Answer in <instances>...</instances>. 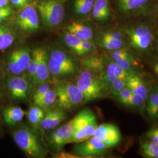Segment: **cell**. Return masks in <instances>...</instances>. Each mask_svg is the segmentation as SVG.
I'll return each mask as SVG.
<instances>
[{
	"label": "cell",
	"mask_w": 158,
	"mask_h": 158,
	"mask_svg": "<svg viewBox=\"0 0 158 158\" xmlns=\"http://www.w3.org/2000/svg\"><path fill=\"white\" fill-rule=\"evenodd\" d=\"M46 110L37 105L33 104L27 111V117L29 124L32 127L40 126L45 115Z\"/></svg>",
	"instance_id": "cell-25"
},
{
	"label": "cell",
	"mask_w": 158,
	"mask_h": 158,
	"mask_svg": "<svg viewBox=\"0 0 158 158\" xmlns=\"http://www.w3.org/2000/svg\"><path fill=\"white\" fill-rule=\"evenodd\" d=\"M131 46L139 52L146 51L151 45L153 34L151 29L145 25L131 27L125 31Z\"/></svg>",
	"instance_id": "cell-8"
},
{
	"label": "cell",
	"mask_w": 158,
	"mask_h": 158,
	"mask_svg": "<svg viewBox=\"0 0 158 158\" xmlns=\"http://www.w3.org/2000/svg\"><path fill=\"white\" fill-rule=\"evenodd\" d=\"M95 0H76L74 9L76 14L86 15L92 10Z\"/></svg>",
	"instance_id": "cell-30"
},
{
	"label": "cell",
	"mask_w": 158,
	"mask_h": 158,
	"mask_svg": "<svg viewBox=\"0 0 158 158\" xmlns=\"http://www.w3.org/2000/svg\"><path fill=\"white\" fill-rule=\"evenodd\" d=\"M127 81L123 79H115L108 86V91L111 95L116 97L119 92L127 87Z\"/></svg>",
	"instance_id": "cell-31"
},
{
	"label": "cell",
	"mask_w": 158,
	"mask_h": 158,
	"mask_svg": "<svg viewBox=\"0 0 158 158\" xmlns=\"http://www.w3.org/2000/svg\"><path fill=\"white\" fill-rule=\"evenodd\" d=\"M12 4L15 6L19 8H23L28 4H27L23 0H10Z\"/></svg>",
	"instance_id": "cell-39"
},
{
	"label": "cell",
	"mask_w": 158,
	"mask_h": 158,
	"mask_svg": "<svg viewBox=\"0 0 158 158\" xmlns=\"http://www.w3.org/2000/svg\"><path fill=\"white\" fill-rule=\"evenodd\" d=\"M15 40V34L9 27L0 23V51L10 48Z\"/></svg>",
	"instance_id": "cell-22"
},
{
	"label": "cell",
	"mask_w": 158,
	"mask_h": 158,
	"mask_svg": "<svg viewBox=\"0 0 158 158\" xmlns=\"http://www.w3.org/2000/svg\"><path fill=\"white\" fill-rule=\"evenodd\" d=\"M66 118L65 110L57 107L46 110L45 115L40 127L44 131L54 130Z\"/></svg>",
	"instance_id": "cell-13"
},
{
	"label": "cell",
	"mask_w": 158,
	"mask_h": 158,
	"mask_svg": "<svg viewBox=\"0 0 158 158\" xmlns=\"http://www.w3.org/2000/svg\"><path fill=\"white\" fill-rule=\"evenodd\" d=\"M73 134L72 119L54 130L47 138V143L53 152H59L66 145L71 143Z\"/></svg>",
	"instance_id": "cell-10"
},
{
	"label": "cell",
	"mask_w": 158,
	"mask_h": 158,
	"mask_svg": "<svg viewBox=\"0 0 158 158\" xmlns=\"http://www.w3.org/2000/svg\"><path fill=\"white\" fill-rule=\"evenodd\" d=\"M17 24L19 28L25 33H34L39 30V17L34 6L27 5L23 8L17 16Z\"/></svg>",
	"instance_id": "cell-11"
},
{
	"label": "cell",
	"mask_w": 158,
	"mask_h": 158,
	"mask_svg": "<svg viewBox=\"0 0 158 158\" xmlns=\"http://www.w3.org/2000/svg\"><path fill=\"white\" fill-rule=\"evenodd\" d=\"M42 49H43V47L36 48L32 52L31 61L27 71V76L28 77L29 79H30L32 83L33 82L35 76L36 74V69L40 61V57Z\"/></svg>",
	"instance_id": "cell-28"
},
{
	"label": "cell",
	"mask_w": 158,
	"mask_h": 158,
	"mask_svg": "<svg viewBox=\"0 0 158 158\" xmlns=\"http://www.w3.org/2000/svg\"><path fill=\"white\" fill-rule=\"evenodd\" d=\"M73 134L71 143H79L94 136L98 126L95 114L89 108H85L72 119Z\"/></svg>",
	"instance_id": "cell-4"
},
{
	"label": "cell",
	"mask_w": 158,
	"mask_h": 158,
	"mask_svg": "<svg viewBox=\"0 0 158 158\" xmlns=\"http://www.w3.org/2000/svg\"><path fill=\"white\" fill-rule=\"evenodd\" d=\"M14 14L11 6H6L0 8V23H2L12 16Z\"/></svg>",
	"instance_id": "cell-36"
},
{
	"label": "cell",
	"mask_w": 158,
	"mask_h": 158,
	"mask_svg": "<svg viewBox=\"0 0 158 158\" xmlns=\"http://www.w3.org/2000/svg\"><path fill=\"white\" fill-rule=\"evenodd\" d=\"M80 65L83 69L98 74L104 72L107 66L104 58L98 56L85 57L81 60Z\"/></svg>",
	"instance_id": "cell-15"
},
{
	"label": "cell",
	"mask_w": 158,
	"mask_h": 158,
	"mask_svg": "<svg viewBox=\"0 0 158 158\" xmlns=\"http://www.w3.org/2000/svg\"><path fill=\"white\" fill-rule=\"evenodd\" d=\"M146 111L149 118L152 120L158 119V87L153 88L147 98Z\"/></svg>",
	"instance_id": "cell-23"
},
{
	"label": "cell",
	"mask_w": 158,
	"mask_h": 158,
	"mask_svg": "<svg viewBox=\"0 0 158 158\" xmlns=\"http://www.w3.org/2000/svg\"><path fill=\"white\" fill-rule=\"evenodd\" d=\"M147 138L158 145V127L152 128L146 134Z\"/></svg>",
	"instance_id": "cell-37"
},
{
	"label": "cell",
	"mask_w": 158,
	"mask_h": 158,
	"mask_svg": "<svg viewBox=\"0 0 158 158\" xmlns=\"http://www.w3.org/2000/svg\"><path fill=\"white\" fill-rule=\"evenodd\" d=\"M68 32L75 35L82 40H91L93 32L88 26L78 22H73L67 27Z\"/></svg>",
	"instance_id": "cell-20"
},
{
	"label": "cell",
	"mask_w": 158,
	"mask_h": 158,
	"mask_svg": "<svg viewBox=\"0 0 158 158\" xmlns=\"http://www.w3.org/2000/svg\"><path fill=\"white\" fill-rule=\"evenodd\" d=\"M5 75L1 67L0 66V91L1 90L2 86L5 85Z\"/></svg>",
	"instance_id": "cell-40"
},
{
	"label": "cell",
	"mask_w": 158,
	"mask_h": 158,
	"mask_svg": "<svg viewBox=\"0 0 158 158\" xmlns=\"http://www.w3.org/2000/svg\"><path fill=\"white\" fill-rule=\"evenodd\" d=\"M131 56H132V55H131L130 52L123 48L115 51H113L111 53V58L114 62Z\"/></svg>",
	"instance_id": "cell-35"
},
{
	"label": "cell",
	"mask_w": 158,
	"mask_h": 158,
	"mask_svg": "<svg viewBox=\"0 0 158 158\" xmlns=\"http://www.w3.org/2000/svg\"><path fill=\"white\" fill-rule=\"evenodd\" d=\"M64 41L68 48L79 56H86L82 48V40L75 35L67 32L64 36Z\"/></svg>",
	"instance_id": "cell-24"
},
{
	"label": "cell",
	"mask_w": 158,
	"mask_h": 158,
	"mask_svg": "<svg viewBox=\"0 0 158 158\" xmlns=\"http://www.w3.org/2000/svg\"><path fill=\"white\" fill-rule=\"evenodd\" d=\"M124 45V41L123 40L114 38L104 32L102 35L100 40V45L102 48L107 51H113L121 49Z\"/></svg>",
	"instance_id": "cell-26"
},
{
	"label": "cell",
	"mask_w": 158,
	"mask_h": 158,
	"mask_svg": "<svg viewBox=\"0 0 158 158\" xmlns=\"http://www.w3.org/2000/svg\"><path fill=\"white\" fill-rule=\"evenodd\" d=\"M153 70L154 73L156 74V75L158 76V62L156 63L154 66H153Z\"/></svg>",
	"instance_id": "cell-42"
},
{
	"label": "cell",
	"mask_w": 158,
	"mask_h": 158,
	"mask_svg": "<svg viewBox=\"0 0 158 158\" xmlns=\"http://www.w3.org/2000/svg\"><path fill=\"white\" fill-rule=\"evenodd\" d=\"M108 148L116 147L121 140V134L118 127L113 124H102L97 126L94 135Z\"/></svg>",
	"instance_id": "cell-12"
},
{
	"label": "cell",
	"mask_w": 158,
	"mask_h": 158,
	"mask_svg": "<svg viewBox=\"0 0 158 158\" xmlns=\"http://www.w3.org/2000/svg\"><path fill=\"white\" fill-rule=\"evenodd\" d=\"M119 10L123 13L128 14L139 10L151 0H115Z\"/></svg>",
	"instance_id": "cell-21"
},
{
	"label": "cell",
	"mask_w": 158,
	"mask_h": 158,
	"mask_svg": "<svg viewBox=\"0 0 158 158\" xmlns=\"http://www.w3.org/2000/svg\"><path fill=\"white\" fill-rule=\"evenodd\" d=\"M49 69L54 78L62 80L80 71V64L72 55L59 49H53L49 54Z\"/></svg>",
	"instance_id": "cell-2"
},
{
	"label": "cell",
	"mask_w": 158,
	"mask_h": 158,
	"mask_svg": "<svg viewBox=\"0 0 158 158\" xmlns=\"http://www.w3.org/2000/svg\"><path fill=\"white\" fill-rule=\"evenodd\" d=\"M108 149L102 140L92 136L85 141L76 143L72 152L79 158H96L107 154Z\"/></svg>",
	"instance_id": "cell-9"
},
{
	"label": "cell",
	"mask_w": 158,
	"mask_h": 158,
	"mask_svg": "<svg viewBox=\"0 0 158 158\" xmlns=\"http://www.w3.org/2000/svg\"><path fill=\"white\" fill-rule=\"evenodd\" d=\"M10 0H0V8L9 5Z\"/></svg>",
	"instance_id": "cell-41"
},
{
	"label": "cell",
	"mask_w": 158,
	"mask_h": 158,
	"mask_svg": "<svg viewBox=\"0 0 158 158\" xmlns=\"http://www.w3.org/2000/svg\"><path fill=\"white\" fill-rule=\"evenodd\" d=\"M26 114L27 111L21 107L10 106L4 109L2 115L6 124L12 127L20 123Z\"/></svg>",
	"instance_id": "cell-17"
},
{
	"label": "cell",
	"mask_w": 158,
	"mask_h": 158,
	"mask_svg": "<svg viewBox=\"0 0 158 158\" xmlns=\"http://www.w3.org/2000/svg\"><path fill=\"white\" fill-rule=\"evenodd\" d=\"M141 151L144 158H158V145L150 140L141 142Z\"/></svg>",
	"instance_id": "cell-29"
},
{
	"label": "cell",
	"mask_w": 158,
	"mask_h": 158,
	"mask_svg": "<svg viewBox=\"0 0 158 158\" xmlns=\"http://www.w3.org/2000/svg\"><path fill=\"white\" fill-rule=\"evenodd\" d=\"M57 102L56 94L54 87H52L35 105L40 106L45 110H48L53 107L55 104Z\"/></svg>",
	"instance_id": "cell-27"
},
{
	"label": "cell",
	"mask_w": 158,
	"mask_h": 158,
	"mask_svg": "<svg viewBox=\"0 0 158 158\" xmlns=\"http://www.w3.org/2000/svg\"><path fill=\"white\" fill-rule=\"evenodd\" d=\"M52 85L49 81L45 82L36 85V89L32 94V100L33 102V104H35L38 102L40 98L44 96L46 93L49 90Z\"/></svg>",
	"instance_id": "cell-32"
},
{
	"label": "cell",
	"mask_w": 158,
	"mask_h": 158,
	"mask_svg": "<svg viewBox=\"0 0 158 158\" xmlns=\"http://www.w3.org/2000/svg\"><path fill=\"white\" fill-rule=\"evenodd\" d=\"M76 85L83 95V104L104 97L108 91L100 74L84 69L80 71Z\"/></svg>",
	"instance_id": "cell-3"
},
{
	"label": "cell",
	"mask_w": 158,
	"mask_h": 158,
	"mask_svg": "<svg viewBox=\"0 0 158 158\" xmlns=\"http://www.w3.org/2000/svg\"><path fill=\"white\" fill-rule=\"evenodd\" d=\"M146 104V101L143 100L139 96L132 94L130 102V107L138 109L139 111L144 108Z\"/></svg>",
	"instance_id": "cell-34"
},
{
	"label": "cell",
	"mask_w": 158,
	"mask_h": 158,
	"mask_svg": "<svg viewBox=\"0 0 158 158\" xmlns=\"http://www.w3.org/2000/svg\"><path fill=\"white\" fill-rule=\"evenodd\" d=\"M58 107L69 110L83 104V95L76 84L65 80H57L54 85Z\"/></svg>",
	"instance_id": "cell-5"
},
{
	"label": "cell",
	"mask_w": 158,
	"mask_h": 158,
	"mask_svg": "<svg viewBox=\"0 0 158 158\" xmlns=\"http://www.w3.org/2000/svg\"><path fill=\"white\" fill-rule=\"evenodd\" d=\"M14 141L29 158H45L48 150L38 131L25 125L18 127L12 132Z\"/></svg>",
	"instance_id": "cell-1"
},
{
	"label": "cell",
	"mask_w": 158,
	"mask_h": 158,
	"mask_svg": "<svg viewBox=\"0 0 158 158\" xmlns=\"http://www.w3.org/2000/svg\"><path fill=\"white\" fill-rule=\"evenodd\" d=\"M44 24L48 27H55L62 23L64 8L59 0H42L37 5Z\"/></svg>",
	"instance_id": "cell-6"
},
{
	"label": "cell",
	"mask_w": 158,
	"mask_h": 158,
	"mask_svg": "<svg viewBox=\"0 0 158 158\" xmlns=\"http://www.w3.org/2000/svg\"><path fill=\"white\" fill-rule=\"evenodd\" d=\"M132 96V93L127 87H125L122 90L119 92L118 94L115 97L118 101L121 104L126 107H130V102L131 98Z\"/></svg>",
	"instance_id": "cell-33"
},
{
	"label": "cell",
	"mask_w": 158,
	"mask_h": 158,
	"mask_svg": "<svg viewBox=\"0 0 158 158\" xmlns=\"http://www.w3.org/2000/svg\"><path fill=\"white\" fill-rule=\"evenodd\" d=\"M10 55L21 69L23 73H27L32 55L28 49L27 48L16 49L12 51Z\"/></svg>",
	"instance_id": "cell-19"
},
{
	"label": "cell",
	"mask_w": 158,
	"mask_h": 158,
	"mask_svg": "<svg viewBox=\"0 0 158 158\" xmlns=\"http://www.w3.org/2000/svg\"><path fill=\"white\" fill-rule=\"evenodd\" d=\"M6 90L10 97L15 101L27 100L34 87L27 75H9L5 81Z\"/></svg>",
	"instance_id": "cell-7"
},
{
	"label": "cell",
	"mask_w": 158,
	"mask_h": 158,
	"mask_svg": "<svg viewBox=\"0 0 158 158\" xmlns=\"http://www.w3.org/2000/svg\"><path fill=\"white\" fill-rule=\"evenodd\" d=\"M49 54L45 48H43L40 57V61L36 69L32 85L36 86L41 83L49 81L51 75L49 69Z\"/></svg>",
	"instance_id": "cell-14"
},
{
	"label": "cell",
	"mask_w": 158,
	"mask_h": 158,
	"mask_svg": "<svg viewBox=\"0 0 158 158\" xmlns=\"http://www.w3.org/2000/svg\"><path fill=\"white\" fill-rule=\"evenodd\" d=\"M92 15L97 21L104 22L110 16L108 0H95L92 8Z\"/></svg>",
	"instance_id": "cell-18"
},
{
	"label": "cell",
	"mask_w": 158,
	"mask_h": 158,
	"mask_svg": "<svg viewBox=\"0 0 158 158\" xmlns=\"http://www.w3.org/2000/svg\"><path fill=\"white\" fill-rule=\"evenodd\" d=\"M82 48L86 56L90 55L94 49V45L91 40H83Z\"/></svg>",
	"instance_id": "cell-38"
},
{
	"label": "cell",
	"mask_w": 158,
	"mask_h": 158,
	"mask_svg": "<svg viewBox=\"0 0 158 158\" xmlns=\"http://www.w3.org/2000/svg\"><path fill=\"white\" fill-rule=\"evenodd\" d=\"M127 87L130 89L132 94L139 96L147 102L148 90L145 81L138 76L133 75L127 81Z\"/></svg>",
	"instance_id": "cell-16"
}]
</instances>
